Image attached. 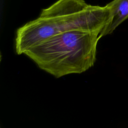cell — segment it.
<instances>
[{"label": "cell", "instance_id": "obj_1", "mask_svg": "<svg viewBox=\"0 0 128 128\" xmlns=\"http://www.w3.org/2000/svg\"><path fill=\"white\" fill-rule=\"evenodd\" d=\"M109 14L106 6L88 4L84 0H58L42 10L40 16L19 28L15 40L18 54L56 34L74 30L100 32Z\"/></svg>", "mask_w": 128, "mask_h": 128}, {"label": "cell", "instance_id": "obj_2", "mask_svg": "<svg viewBox=\"0 0 128 128\" xmlns=\"http://www.w3.org/2000/svg\"><path fill=\"white\" fill-rule=\"evenodd\" d=\"M100 33L84 30L66 32L48 38L24 54L56 78L81 74L92 67L96 60Z\"/></svg>", "mask_w": 128, "mask_h": 128}, {"label": "cell", "instance_id": "obj_3", "mask_svg": "<svg viewBox=\"0 0 128 128\" xmlns=\"http://www.w3.org/2000/svg\"><path fill=\"white\" fill-rule=\"evenodd\" d=\"M106 6L108 9V18L100 36L110 34L128 18V0H113Z\"/></svg>", "mask_w": 128, "mask_h": 128}]
</instances>
